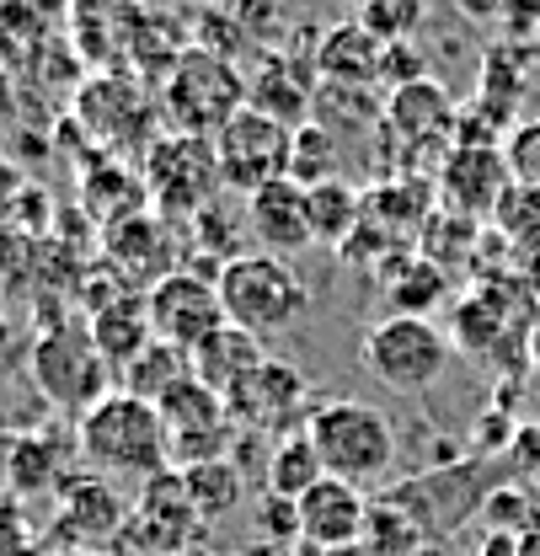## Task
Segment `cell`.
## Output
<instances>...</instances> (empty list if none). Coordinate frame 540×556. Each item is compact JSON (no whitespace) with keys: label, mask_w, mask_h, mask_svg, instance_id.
<instances>
[{"label":"cell","mask_w":540,"mask_h":556,"mask_svg":"<svg viewBox=\"0 0 540 556\" xmlns=\"http://www.w3.org/2000/svg\"><path fill=\"white\" fill-rule=\"evenodd\" d=\"M75 455L91 477H135L150 482L172 471V433L155 402L129 391H108L86 417H75Z\"/></svg>","instance_id":"6da1fadb"},{"label":"cell","mask_w":540,"mask_h":556,"mask_svg":"<svg viewBox=\"0 0 540 556\" xmlns=\"http://www.w3.org/2000/svg\"><path fill=\"white\" fill-rule=\"evenodd\" d=\"M386 118V102L369 91V86H338V80H322L316 86V102H311V124L322 129H359V124H380Z\"/></svg>","instance_id":"4316f807"},{"label":"cell","mask_w":540,"mask_h":556,"mask_svg":"<svg viewBox=\"0 0 540 556\" xmlns=\"http://www.w3.org/2000/svg\"><path fill=\"white\" fill-rule=\"evenodd\" d=\"M241 108H247V75L225 54H209L199 43L161 80V113L172 118L177 135L214 139Z\"/></svg>","instance_id":"277c9868"},{"label":"cell","mask_w":540,"mask_h":556,"mask_svg":"<svg viewBox=\"0 0 540 556\" xmlns=\"http://www.w3.org/2000/svg\"><path fill=\"white\" fill-rule=\"evenodd\" d=\"M0 556H43V541L33 535L16 497H0Z\"/></svg>","instance_id":"836d02e7"},{"label":"cell","mask_w":540,"mask_h":556,"mask_svg":"<svg viewBox=\"0 0 540 556\" xmlns=\"http://www.w3.org/2000/svg\"><path fill=\"white\" fill-rule=\"evenodd\" d=\"M322 477H327V471H322V455H316V444H311L305 428L273 439L268 471H263V492H273V497H294V503H300Z\"/></svg>","instance_id":"cb8c5ba5"},{"label":"cell","mask_w":540,"mask_h":556,"mask_svg":"<svg viewBox=\"0 0 540 556\" xmlns=\"http://www.w3.org/2000/svg\"><path fill=\"white\" fill-rule=\"evenodd\" d=\"M305 214H311V236L322 241V247H338L359 230V219H364V193L348 182V177H327V182H316V188H305Z\"/></svg>","instance_id":"603a6c76"},{"label":"cell","mask_w":540,"mask_h":556,"mask_svg":"<svg viewBox=\"0 0 540 556\" xmlns=\"http://www.w3.org/2000/svg\"><path fill=\"white\" fill-rule=\"evenodd\" d=\"M359 22L380 38V43H406L423 27V0H364Z\"/></svg>","instance_id":"1f68e13d"},{"label":"cell","mask_w":540,"mask_h":556,"mask_svg":"<svg viewBox=\"0 0 540 556\" xmlns=\"http://www.w3.org/2000/svg\"><path fill=\"white\" fill-rule=\"evenodd\" d=\"M423 530H417V519L406 514L402 503H391V497H375L369 503V525H364V552L369 556H417L423 552Z\"/></svg>","instance_id":"f1b7e54d"},{"label":"cell","mask_w":540,"mask_h":556,"mask_svg":"<svg viewBox=\"0 0 540 556\" xmlns=\"http://www.w3.org/2000/svg\"><path fill=\"white\" fill-rule=\"evenodd\" d=\"M289 177L300 188H316L327 177H338V135L322 124H300L294 129V150H289Z\"/></svg>","instance_id":"4dcf8cb0"},{"label":"cell","mask_w":540,"mask_h":556,"mask_svg":"<svg viewBox=\"0 0 540 556\" xmlns=\"http://www.w3.org/2000/svg\"><path fill=\"white\" fill-rule=\"evenodd\" d=\"M193 375V364H188V353L172 343H161V338H150V343L139 348L135 358L118 369V386L139 396V402H161L177 380H188Z\"/></svg>","instance_id":"d4e9b609"},{"label":"cell","mask_w":540,"mask_h":556,"mask_svg":"<svg viewBox=\"0 0 540 556\" xmlns=\"http://www.w3.org/2000/svg\"><path fill=\"white\" fill-rule=\"evenodd\" d=\"M508 188H514V177H508L503 144H455L439 166V199L450 214H466V219L498 214Z\"/></svg>","instance_id":"5bb4252c"},{"label":"cell","mask_w":540,"mask_h":556,"mask_svg":"<svg viewBox=\"0 0 540 556\" xmlns=\"http://www.w3.org/2000/svg\"><path fill=\"white\" fill-rule=\"evenodd\" d=\"M108 257L124 268V274H139V278H161L177 274L172 257H177V241H172V225L166 214H129L118 225H108Z\"/></svg>","instance_id":"ac0fdd59"},{"label":"cell","mask_w":540,"mask_h":556,"mask_svg":"<svg viewBox=\"0 0 540 556\" xmlns=\"http://www.w3.org/2000/svg\"><path fill=\"white\" fill-rule=\"evenodd\" d=\"M75 113L91 124V135L102 139V144H129L135 129L150 124V97H145V86L129 80L124 70H113V75H97V80H80V97H75Z\"/></svg>","instance_id":"e0dca14e"},{"label":"cell","mask_w":540,"mask_h":556,"mask_svg":"<svg viewBox=\"0 0 540 556\" xmlns=\"http://www.w3.org/2000/svg\"><path fill=\"white\" fill-rule=\"evenodd\" d=\"M380 60H386V43H380L359 16L316 38V75H322V80H338V86H380Z\"/></svg>","instance_id":"ffe728a7"},{"label":"cell","mask_w":540,"mask_h":556,"mask_svg":"<svg viewBox=\"0 0 540 556\" xmlns=\"http://www.w3.org/2000/svg\"><path fill=\"white\" fill-rule=\"evenodd\" d=\"M16 439H22V433H5V428H0V492L11 486V460H16Z\"/></svg>","instance_id":"74e56055"},{"label":"cell","mask_w":540,"mask_h":556,"mask_svg":"<svg viewBox=\"0 0 540 556\" xmlns=\"http://www.w3.org/2000/svg\"><path fill=\"white\" fill-rule=\"evenodd\" d=\"M514 556H540V530H530V535L519 541V552H514Z\"/></svg>","instance_id":"f35d334b"},{"label":"cell","mask_w":540,"mask_h":556,"mask_svg":"<svg viewBox=\"0 0 540 556\" xmlns=\"http://www.w3.org/2000/svg\"><path fill=\"white\" fill-rule=\"evenodd\" d=\"M327 556H369L364 546H348V552H327Z\"/></svg>","instance_id":"60d3db41"},{"label":"cell","mask_w":540,"mask_h":556,"mask_svg":"<svg viewBox=\"0 0 540 556\" xmlns=\"http://www.w3.org/2000/svg\"><path fill=\"white\" fill-rule=\"evenodd\" d=\"M139 5H145V11H150V16H161V11H166V5H172V0H139Z\"/></svg>","instance_id":"ab89813d"},{"label":"cell","mask_w":540,"mask_h":556,"mask_svg":"<svg viewBox=\"0 0 540 556\" xmlns=\"http://www.w3.org/2000/svg\"><path fill=\"white\" fill-rule=\"evenodd\" d=\"M54 556H113V552H54Z\"/></svg>","instance_id":"b9f144b4"},{"label":"cell","mask_w":540,"mask_h":556,"mask_svg":"<svg viewBox=\"0 0 540 556\" xmlns=\"http://www.w3.org/2000/svg\"><path fill=\"white\" fill-rule=\"evenodd\" d=\"M369 492L353 482H342V477H322V482L311 486L294 508H300V546H311V552H348V546H359L364 541V525H369Z\"/></svg>","instance_id":"9a60e30c"},{"label":"cell","mask_w":540,"mask_h":556,"mask_svg":"<svg viewBox=\"0 0 540 556\" xmlns=\"http://www.w3.org/2000/svg\"><path fill=\"white\" fill-rule=\"evenodd\" d=\"M386 283H391L397 316H428V311L444 300V268H434L423 252H417V257H402L397 274L386 278Z\"/></svg>","instance_id":"f546056e"},{"label":"cell","mask_w":540,"mask_h":556,"mask_svg":"<svg viewBox=\"0 0 540 556\" xmlns=\"http://www.w3.org/2000/svg\"><path fill=\"white\" fill-rule=\"evenodd\" d=\"M289 150H294V129L278 124L258 108H241L219 135H214V155H219V177L236 193H258L278 177H289Z\"/></svg>","instance_id":"9c48e42d"},{"label":"cell","mask_w":540,"mask_h":556,"mask_svg":"<svg viewBox=\"0 0 540 556\" xmlns=\"http://www.w3.org/2000/svg\"><path fill=\"white\" fill-rule=\"evenodd\" d=\"M177 556H203V552H199V546H193V552H177Z\"/></svg>","instance_id":"7bdbcfd3"},{"label":"cell","mask_w":540,"mask_h":556,"mask_svg":"<svg viewBox=\"0 0 540 556\" xmlns=\"http://www.w3.org/2000/svg\"><path fill=\"white\" fill-rule=\"evenodd\" d=\"M417 556H439V552H417Z\"/></svg>","instance_id":"f6af8a7d"},{"label":"cell","mask_w":540,"mask_h":556,"mask_svg":"<svg viewBox=\"0 0 540 556\" xmlns=\"http://www.w3.org/2000/svg\"><path fill=\"white\" fill-rule=\"evenodd\" d=\"M70 0H0V70L33 65L43 43L60 38Z\"/></svg>","instance_id":"44dd1931"},{"label":"cell","mask_w":540,"mask_h":556,"mask_svg":"<svg viewBox=\"0 0 540 556\" xmlns=\"http://www.w3.org/2000/svg\"><path fill=\"white\" fill-rule=\"evenodd\" d=\"M503 161H508L514 188L540 193V118H519V124L508 129V139H503Z\"/></svg>","instance_id":"d6a6232c"},{"label":"cell","mask_w":540,"mask_h":556,"mask_svg":"<svg viewBox=\"0 0 540 556\" xmlns=\"http://www.w3.org/2000/svg\"><path fill=\"white\" fill-rule=\"evenodd\" d=\"M466 22H498L503 11H508V0H450Z\"/></svg>","instance_id":"8d00e7d4"},{"label":"cell","mask_w":540,"mask_h":556,"mask_svg":"<svg viewBox=\"0 0 540 556\" xmlns=\"http://www.w3.org/2000/svg\"><path fill=\"white\" fill-rule=\"evenodd\" d=\"M364 364H369V375L386 386V391H397V396H423V391H434L439 380H444V369H450V338L428 321V316H386V321H375L369 332H364Z\"/></svg>","instance_id":"5b68a950"},{"label":"cell","mask_w":540,"mask_h":556,"mask_svg":"<svg viewBox=\"0 0 540 556\" xmlns=\"http://www.w3.org/2000/svg\"><path fill=\"white\" fill-rule=\"evenodd\" d=\"M70 482V471H60V455L43 433H22L16 439V460H11V497H43V492H60Z\"/></svg>","instance_id":"83f0119b"},{"label":"cell","mask_w":540,"mask_h":556,"mask_svg":"<svg viewBox=\"0 0 540 556\" xmlns=\"http://www.w3.org/2000/svg\"><path fill=\"white\" fill-rule=\"evenodd\" d=\"M219 305H225V321L258 343H273L284 332H294L311 311V283L300 278V268L289 257H273V252H241L230 257L219 274Z\"/></svg>","instance_id":"7a4b0ae2"},{"label":"cell","mask_w":540,"mask_h":556,"mask_svg":"<svg viewBox=\"0 0 540 556\" xmlns=\"http://www.w3.org/2000/svg\"><path fill=\"white\" fill-rule=\"evenodd\" d=\"M247 230L258 236V252H273V257H294V252L316 247L311 214H305V188L294 177H278L268 188H258L247 199Z\"/></svg>","instance_id":"2e32d148"},{"label":"cell","mask_w":540,"mask_h":556,"mask_svg":"<svg viewBox=\"0 0 540 556\" xmlns=\"http://www.w3.org/2000/svg\"><path fill=\"white\" fill-rule=\"evenodd\" d=\"M230 422L247 428V433H263V439H284V433H300L311 413H316V386L300 364L289 358H273L225 402Z\"/></svg>","instance_id":"ba28073f"},{"label":"cell","mask_w":540,"mask_h":556,"mask_svg":"<svg viewBox=\"0 0 540 556\" xmlns=\"http://www.w3.org/2000/svg\"><path fill=\"white\" fill-rule=\"evenodd\" d=\"M188 364H193V380H203L214 396L230 402L268 364V348L258 343V338H247V332H236V327H219L209 343L188 353Z\"/></svg>","instance_id":"d6986e66"},{"label":"cell","mask_w":540,"mask_h":556,"mask_svg":"<svg viewBox=\"0 0 540 556\" xmlns=\"http://www.w3.org/2000/svg\"><path fill=\"white\" fill-rule=\"evenodd\" d=\"M305 433L322 455V471L353 486L386 482L397 466V422L369 402H348V396L322 402L305 422Z\"/></svg>","instance_id":"3957f363"},{"label":"cell","mask_w":540,"mask_h":556,"mask_svg":"<svg viewBox=\"0 0 540 556\" xmlns=\"http://www.w3.org/2000/svg\"><path fill=\"white\" fill-rule=\"evenodd\" d=\"M86 327H91V343H97V353L108 358V369H113V375H118V369L135 358L139 348L155 338V332H150L145 294H118V300H102V305H97V316H91Z\"/></svg>","instance_id":"7402d4cb"},{"label":"cell","mask_w":540,"mask_h":556,"mask_svg":"<svg viewBox=\"0 0 540 556\" xmlns=\"http://www.w3.org/2000/svg\"><path fill=\"white\" fill-rule=\"evenodd\" d=\"M342 5H364V0H342Z\"/></svg>","instance_id":"ee69618b"},{"label":"cell","mask_w":540,"mask_h":556,"mask_svg":"<svg viewBox=\"0 0 540 556\" xmlns=\"http://www.w3.org/2000/svg\"><path fill=\"white\" fill-rule=\"evenodd\" d=\"M54 497H60V519H54L60 552H108V546H118L124 519H129V503L113 492L108 477L75 471Z\"/></svg>","instance_id":"7c38bea8"},{"label":"cell","mask_w":540,"mask_h":556,"mask_svg":"<svg viewBox=\"0 0 540 556\" xmlns=\"http://www.w3.org/2000/svg\"><path fill=\"white\" fill-rule=\"evenodd\" d=\"M16 124H22V91H16L11 70H0V139L11 135Z\"/></svg>","instance_id":"d590c367"},{"label":"cell","mask_w":540,"mask_h":556,"mask_svg":"<svg viewBox=\"0 0 540 556\" xmlns=\"http://www.w3.org/2000/svg\"><path fill=\"white\" fill-rule=\"evenodd\" d=\"M177 477H183V486H188V503H193V514H199L203 525L225 519V514H230V508H241V497H247V477H241L230 460L183 466Z\"/></svg>","instance_id":"484cf974"},{"label":"cell","mask_w":540,"mask_h":556,"mask_svg":"<svg viewBox=\"0 0 540 556\" xmlns=\"http://www.w3.org/2000/svg\"><path fill=\"white\" fill-rule=\"evenodd\" d=\"M33 380H38V391H43L60 413L86 417L108 396L113 369H108V358L91 343V327L60 321V327H49V332L33 343Z\"/></svg>","instance_id":"8992f818"},{"label":"cell","mask_w":540,"mask_h":556,"mask_svg":"<svg viewBox=\"0 0 540 556\" xmlns=\"http://www.w3.org/2000/svg\"><path fill=\"white\" fill-rule=\"evenodd\" d=\"M145 16L150 11L139 0H70L65 11L70 49L80 54V65H97L102 75L129 70V54H135Z\"/></svg>","instance_id":"4fadbf2b"},{"label":"cell","mask_w":540,"mask_h":556,"mask_svg":"<svg viewBox=\"0 0 540 556\" xmlns=\"http://www.w3.org/2000/svg\"><path fill=\"white\" fill-rule=\"evenodd\" d=\"M225 177H219V155L214 139L199 135H161L145 155V193L166 219H199L203 208L219 199Z\"/></svg>","instance_id":"52a82bcc"},{"label":"cell","mask_w":540,"mask_h":556,"mask_svg":"<svg viewBox=\"0 0 540 556\" xmlns=\"http://www.w3.org/2000/svg\"><path fill=\"white\" fill-rule=\"evenodd\" d=\"M145 311H150V332H155L161 343L183 348V353H193V348H203L219 327H230L214 278L188 274V268H177V274H166L161 283H150Z\"/></svg>","instance_id":"8fae6325"},{"label":"cell","mask_w":540,"mask_h":556,"mask_svg":"<svg viewBox=\"0 0 540 556\" xmlns=\"http://www.w3.org/2000/svg\"><path fill=\"white\" fill-rule=\"evenodd\" d=\"M252 519H258V530H263V535H278V541H300V508H294V497H273V492H263Z\"/></svg>","instance_id":"e575fe53"},{"label":"cell","mask_w":540,"mask_h":556,"mask_svg":"<svg viewBox=\"0 0 540 556\" xmlns=\"http://www.w3.org/2000/svg\"><path fill=\"white\" fill-rule=\"evenodd\" d=\"M199 514L188 503V486L177 471H161L150 482L139 486V503L129 508L124 519V535H118V552L129 556H177V552H193L188 541L199 535Z\"/></svg>","instance_id":"30bf717a"}]
</instances>
